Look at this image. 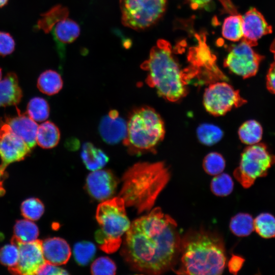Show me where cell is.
Returning a JSON list of instances; mask_svg holds the SVG:
<instances>
[{
    "instance_id": "obj_13",
    "label": "cell",
    "mask_w": 275,
    "mask_h": 275,
    "mask_svg": "<svg viewBox=\"0 0 275 275\" xmlns=\"http://www.w3.org/2000/svg\"><path fill=\"white\" fill-rule=\"evenodd\" d=\"M11 241L17 246L19 258L16 265L8 268L9 271L16 274H37L46 262L43 254L42 241L36 239L32 242H22L13 236Z\"/></svg>"
},
{
    "instance_id": "obj_9",
    "label": "cell",
    "mask_w": 275,
    "mask_h": 275,
    "mask_svg": "<svg viewBox=\"0 0 275 275\" xmlns=\"http://www.w3.org/2000/svg\"><path fill=\"white\" fill-rule=\"evenodd\" d=\"M122 23L134 30L153 24L164 11L166 0H121Z\"/></svg>"
},
{
    "instance_id": "obj_42",
    "label": "cell",
    "mask_w": 275,
    "mask_h": 275,
    "mask_svg": "<svg viewBox=\"0 0 275 275\" xmlns=\"http://www.w3.org/2000/svg\"><path fill=\"white\" fill-rule=\"evenodd\" d=\"M8 0H0V7H2L7 4Z\"/></svg>"
},
{
    "instance_id": "obj_37",
    "label": "cell",
    "mask_w": 275,
    "mask_h": 275,
    "mask_svg": "<svg viewBox=\"0 0 275 275\" xmlns=\"http://www.w3.org/2000/svg\"><path fill=\"white\" fill-rule=\"evenodd\" d=\"M67 270L59 267L57 265L46 262L37 273V274L63 275L68 274Z\"/></svg>"
},
{
    "instance_id": "obj_20",
    "label": "cell",
    "mask_w": 275,
    "mask_h": 275,
    "mask_svg": "<svg viewBox=\"0 0 275 275\" xmlns=\"http://www.w3.org/2000/svg\"><path fill=\"white\" fill-rule=\"evenodd\" d=\"M81 158L87 169L91 171L101 169L109 160L104 152L89 142L83 144Z\"/></svg>"
},
{
    "instance_id": "obj_38",
    "label": "cell",
    "mask_w": 275,
    "mask_h": 275,
    "mask_svg": "<svg viewBox=\"0 0 275 275\" xmlns=\"http://www.w3.org/2000/svg\"><path fill=\"white\" fill-rule=\"evenodd\" d=\"M266 87L272 93L275 94V62L269 67L266 75Z\"/></svg>"
},
{
    "instance_id": "obj_10",
    "label": "cell",
    "mask_w": 275,
    "mask_h": 275,
    "mask_svg": "<svg viewBox=\"0 0 275 275\" xmlns=\"http://www.w3.org/2000/svg\"><path fill=\"white\" fill-rule=\"evenodd\" d=\"M246 102L238 90L225 81L210 84L204 93L205 108L215 116H223L233 108L239 107Z\"/></svg>"
},
{
    "instance_id": "obj_5",
    "label": "cell",
    "mask_w": 275,
    "mask_h": 275,
    "mask_svg": "<svg viewBox=\"0 0 275 275\" xmlns=\"http://www.w3.org/2000/svg\"><path fill=\"white\" fill-rule=\"evenodd\" d=\"M164 134V125L160 115L153 108L143 106L130 113L123 144L130 155L154 152Z\"/></svg>"
},
{
    "instance_id": "obj_1",
    "label": "cell",
    "mask_w": 275,
    "mask_h": 275,
    "mask_svg": "<svg viewBox=\"0 0 275 275\" xmlns=\"http://www.w3.org/2000/svg\"><path fill=\"white\" fill-rule=\"evenodd\" d=\"M125 234L121 255L133 271L158 274L175 266L181 238L176 221L160 207L135 219Z\"/></svg>"
},
{
    "instance_id": "obj_4",
    "label": "cell",
    "mask_w": 275,
    "mask_h": 275,
    "mask_svg": "<svg viewBox=\"0 0 275 275\" xmlns=\"http://www.w3.org/2000/svg\"><path fill=\"white\" fill-rule=\"evenodd\" d=\"M147 72V84L164 99L176 102L187 93V84L195 74L182 70L174 58L169 43L159 40L149 57L141 65Z\"/></svg>"
},
{
    "instance_id": "obj_19",
    "label": "cell",
    "mask_w": 275,
    "mask_h": 275,
    "mask_svg": "<svg viewBox=\"0 0 275 275\" xmlns=\"http://www.w3.org/2000/svg\"><path fill=\"white\" fill-rule=\"evenodd\" d=\"M22 96L17 75L13 72L7 73L0 80V106L16 105L20 101Z\"/></svg>"
},
{
    "instance_id": "obj_2",
    "label": "cell",
    "mask_w": 275,
    "mask_h": 275,
    "mask_svg": "<svg viewBox=\"0 0 275 275\" xmlns=\"http://www.w3.org/2000/svg\"><path fill=\"white\" fill-rule=\"evenodd\" d=\"M179 256L180 263L174 270L179 274H221L226 263L223 239L205 230L185 234L181 239Z\"/></svg>"
},
{
    "instance_id": "obj_7",
    "label": "cell",
    "mask_w": 275,
    "mask_h": 275,
    "mask_svg": "<svg viewBox=\"0 0 275 275\" xmlns=\"http://www.w3.org/2000/svg\"><path fill=\"white\" fill-rule=\"evenodd\" d=\"M275 164V156L262 143L249 145L241 155L239 166L234 171L235 179L244 188L251 186L259 177L265 176Z\"/></svg>"
},
{
    "instance_id": "obj_8",
    "label": "cell",
    "mask_w": 275,
    "mask_h": 275,
    "mask_svg": "<svg viewBox=\"0 0 275 275\" xmlns=\"http://www.w3.org/2000/svg\"><path fill=\"white\" fill-rule=\"evenodd\" d=\"M68 15L65 8L57 6L42 14L37 25L39 29L52 34L61 53L65 45L73 42L80 33L78 24Z\"/></svg>"
},
{
    "instance_id": "obj_21",
    "label": "cell",
    "mask_w": 275,
    "mask_h": 275,
    "mask_svg": "<svg viewBox=\"0 0 275 275\" xmlns=\"http://www.w3.org/2000/svg\"><path fill=\"white\" fill-rule=\"evenodd\" d=\"M60 139V130L53 123L47 121L38 126L36 143L41 148H54L58 144Z\"/></svg>"
},
{
    "instance_id": "obj_23",
    "label": "cell",
    "mask_w": 275,
    "mask_h": 275,
    "mask_svg": "<svg viewBox=\"0 0 275 275\" xmlns=\"http://www.w3.org/2000/svg\"><path fill=\"white\" fill-rule=\"evenodd\" d=\"M262 127L254 120L245 121L239 127L238 135L240 141L245 144L252 145L259 143L262 139Z\"/></svg>"
},
{
    "instance_id": "obj_40",
    "label": "cell",
    "mask_w": 275,
    "mask_h": 275,
    "mask_svg": "<svg viewBox=\"0 0 275 275\" xmlns=\"http://www.w3.org/2000/svg\"><path fill=\"white\" fill-rule=\"evenodd\" d=\"M211 0H189L190 6L193 9L202 8L209 3Z\"/></svg>"
},
{
    "instance_id": "obj_11",
    "label": "cell",
    "mask_w": 275,
    "mask_h": 275,
    "mask_svg": "<svg viewBox=\"0 0 275 275\" xmlns=\"http://www.w3.org/2000/svg\"><path fill=\"white\" fill-rule=\"evenodd\" d=\"M264 58L242 40L232 47L225 60L224 65L235 74L246 78L256 75Z\"/></svg>"
},
{
    "instance_id": "obj_30",
    "label": "cell",
    "mask_w": 275,
    "mask_h": 275,
    "mask_svg": "<svg viewBox=\"0 0 275 275\" xmlns=\"http://www.w3.org/2000/svg\"><path fill=\"white\" fill-rule=\"evenodd\" d=\"M96 246L92 242L82 241L76 243L73 248V255L76 262L80 265H87L94 257Z\"/></svg>"
},
{
    "instance_id": "obj_3",
    "label": "cell",
    "mask_w": 275,
    "mask_h": 275,
    "mask_svg": "<svg viewBox=\"0 0 275 275\" xmlns=\"http://www.w3.org/2000/svg\"><path fill=\"white\" fill-rule=\"evenodd\" d=\"M171 173L162 161L139 162L124 173L119 197L138 213L150 211L169 182Z\"/></svg>"
},
{
    "instance_id": "obj_14",
    "label": "cell",
    "mask_w": 275,
    "mask_h": 275,
    "mask_svg": "<svg viewBox=\"0 0 275 275\" xmlns=\"http://www.w3.org/2000/svg\"><path fill=\"white\" fill-rule=\"evenodd\" d=\"M118 180L108 170L92 171L86 179V186L89 194L95 199L104 201L114 195Z\"/></svg>"
},
{
    "instance_id": "obj_17",
    "label": "cell",
    "mask_w": 275,
    "mask_h": 275,
    "mask_svg": "<svg viewBox=\"0 0 275 275\" xmlns=\"http://www.w3.org/2000/svg\"><path fill=\"white\" fill-rule=\"evenodd\" d=\"M3 122L10 129L22 139L31 149L36 144L38 124L28 115L19 114L13 117H5Z\"/></svg>"
},
{
    "instance_id": "obj_15",
    "label": "cell",
    "mask_w": 275,
    "mask_h": 275,
    "mask_svg": "<svg viewBox=\"0 0 275 275\" xmlns=\"http://www.w3.org/2000/svg\"><path fill=\"white\" fill-rule=\"evenodd\" d=\"M242 18V40L252 47L257 45L258 40L263 36L272 32L271 26L262 14L254 8L249 9Z\"/></svg>"
},
{
    "instance_id": "obj_36",
    "label": "cell",
    "mask_w": 275,
    "mask_h": 275,
    "mask_svg": "<svg viewBox=\"0 0 275 275\" xmlns=\"http://www.w3.org/2000/svg\"><path fill=\"white\" fill-rule=\"evenodd\" d=\"M15 45V41L10 34L0 32V56L4 57L12 53Z\"/></svg>"
},
{
    "instance_id": "obj_29",
    "label": "cell",
    "mask_w": 275,
    "mask_h": 275,
    "mask_svg": "<svg viewBox=\"0 0 275 275\" xmlns=\"http://www.w3.org/2000/svg\"><path fill=\"white\" fill-rule=\"evenodd\" d=\"M27 114L35 121H43L49 115L48 103L42 98L34 97L28 103Z\"/></svg>"
},
{
    "instance_id": "obj_24",
    "label": "cell",
    "mask_w": 275,
    "mask_h": 275,
    "mask_svg": "<svg viewBox=\"0 0 275 275\" xmlns=\"http://www.w3.org/2000/svg\"><path fill=\"white\" fill-rule=\"evenodd\" d=\"M39 229L37 226L28 219L16 221L14 226V236L22 242H29L37 239Z\"/></svg>"
},
{
    "instance_id": "obj_31",
    "label": "cell",
    "mask_w": 275,
    "mask_h": 275,
    "mask_svg": "<svg viewBox=\"0 0 275 275\" xmlns=\"http://www.w3.org/2000/svg\"><path fill=\"white\" fill-rule=\"evenodd\" d=\"M233 181L230 175L226 173H220L212 179L210 184L211 190L215 195L220 197L227 196L233 189Z\"/></svg>"
},
{
    "instance_id": "obj_43",
    "label": "cell",
    "mask_w": 275,
    "mask_h": 275,
    "mask_svg": "<svg viewBox=\"0 0 275 275\" xmlns=\"http://www.w3.org/2000/svg\"><path fill=\"white\" fill-rule=\"evenodd\" d=\"M1 78H2V69L0 68V80L1 79Z\"/></svg>"
},
{
    "instance_id": "obj_34",
    "label": "cell",
    "mask_w": 275,
    "mask_h": 275,
    "mask_svg": "<svg viewBox=\"0 0 275 275\" xmlns=\"http://www.w3.org/2000/svg\"><path fill=\"white\" fill-rule=\"evenodd\" d=\"M116 265L107 257H100L96 259L91 265V271L95 275H113L116 273Z\"/></svg>"
},
{
    "instance_id": "obj_32",
    "label": "cell",
    "mask_w": 275,
    "mask_h": 275,
    "mask_svg": "<svg viewBox=\"0 0 275 275\" xmlns=\"http://www.w3.org/2000/svg\"><path fill=\"white\" fill-rule=\"evenodd\" d=\"M20 208L23 217L32 221L39 219L44 212L43 204L39 199L35 198L24 201Z\"/></svg>"
},
{
    "instance_id": "obj_6",
    "label": "cell",
    "mask_w": 275,
    "mask_h": 275,
    "mask_svg": "<svg viewBox=\"0 0 275 275\" xmlns=\"http://www.w3.org/2000/svg\"><path fill=\"white\" fill-rule=\"evenodd\" d=\"M96 218L100 228L95 238L100 249L108 254L116 252L131 224L123 199L118 196L102 201L97 208Z\"/></svg>"
},
{
    "instance_id": "obj_26",
    "label": "cell",
    "mask_w": 275,
    "mask_h": 275,
    "mask_svg": "<svg viewBox=\"0 0 275 275\" xmlns=\"http://www.w3.org/2000/svg\"><path fill=\"white\" fill-rule=\"evenodd\" d=\"M230 229L236 236H248L254 230V219L249 214L238 213L231 218Z\"/></svg>"
},
{
    "instance_id": "obj_18",
    "label": "cell",
    "mask_w": 275,
    "mask_h": 275,
    "mask_svg": "<svg viewBox=\"0 0 275 275\" xmlns=\"http://www.w3.org/2000/svg\"><path fill=\"white\" fill-rule=\"evenodd\" d=\"M44 258L47 263L56 265L65 264L71 254L70 248L67 241L59 237H52L42 241Z\"/></svg>"
},
{
    "instance_id": "obj_33",
    "label": "cell",
    "mask_w": 275,
    "mask_h": 275,
    "mask_svg": "<svg viewBox=\"0 0 275 275\" xmlns=\"http://www.w3.org/2000/svg\"><path fill=\"white\" fill-rule=\"evenodd\" d=\"M225 164L223 156L217 152L208 154L203 162L204 171L210 175H216L222 173L225 168Z\"/></svg>"
},
{
    "instance_id": "obj_12",
    "label": "cell",
    "mask_w": 275,
    "mask_h": 275,
    "mask_svg": "<svg viewBox=\"0 0 275 275\" xmlns=\"http://www.w3.org/2000/svg\"><path fill=\"white\" fill-rule=\"evenodd\" d=\"M31 149L20 137L14 133L8 125L0 120V195L1 178L7 167L11 163L21 161L31 152Z\"/></svg>"
},
{
    "instance_id": "obj_39",
    "label": "cell",
    "mask_w": 275,
    "mask_h": 275,
    "mask_svg": "<svg viewBox=\"0 0 275 275\" xmlns=\"http://www.w3.org/2000/svg\"><path fill=\"white\" fill-rule=\"evenodd\" d=\"M244 260L240 257L234 256L229 262V268L232 272H237L241 268Z\"/></svg>"
},
{
    "instance_id": "obj_27",
    "label": "cell",
    "mask_w": 275,
    "mask_h": 275,
    "mask_svg": "<svg viewBox=\"0 0 275 275\" xmlns=\"http://www.w3.org/2000/svg\"><path fill=\"white\" fill-rule=\"evenodd\" d=\"M254 230L262 237H275V217L268 213H263L254 220Z\"/></svg>"
},
{
    "instance_id": "obj_41",
    "label": "cell",
    "mask_w": 275,
    "mask_h": 275,
    "mask_svg": "<svg viewBox=\"0 0 275 275\" xmlns=\"http://www.w3.org/2000/svg\"><path fill=\"white\" fill-rule=\"evenodd\" d=\"M270 50L273 54L274 59L275 60V39L273 41L272 44L270 45Z\"/></svg>"
},
{
    "instance_id": "obj_28",
    "label": "cell",
    "mask_w": 275,
    "mask_h": 275,
    "mask_svg": "<svg viewBox=\"0 0 275 275\" xmlns=\"http://www.w3.org/2000/svg\"><path fill=\"white\" fill-rule=\"evenodd\" d=\"M200 142L204 145L211 146L219 142L223 136V132L218 126L211 124H202L197 129Z\"/></svg>"
},
{
    "instance_id": "obj_16",
    "label": "cell",
    "mask_w": 275,
    "mask_h": 275,
    "mask_svg": "<svg viewBox=\"0 0 275 275\" xmlns=\"http://www.w3.org/2000/svg\"><path fill=\"white\" fill-rule=\"evenodd\" d=\"M99 131L102 140L114 145L123 141L127 134V122L120 117L115 109L111 110L103 117L99 125Z\"/></svg>"
},
{
    "instance_id": "obj_35",
    "label": "cell",
    "mask_w": 275,
    "mask_h": 275,
    "mask_svg": "<svg viewBox=\"0 0 275 275\" xmlns=\"http://www.w3.org/2000/svg\"><path fill=\"white\" fill-rule=\"evenodd\" d=\"M18 258V249L13 243L5 245L0 250V262L8 266V268L16 265Z\"/></svg>"
},
{
    "instance_id": "obj_22",
    "label": "cell",
    "mask_w": 275,
    "mask_h": 275,
    "mask_svg": "<svg viewBox=\"0 0 275 275\" xmlns=\"http://www.w3.org/2000/svg\"><path fill=\"white\" fill-rule=\"evenodd\" d=\"M63 82L61 75L56 71L48 70L42 72L37 81V87L47 95L57 94L62 88Z\"/></svg>"
},
{
    "instance_id": "obj_25",
    "label": "cell",
    "mask_w": 275,
    "mask_h": 275,
    "mask_svg": "<svg viewBox=\"0 0 275 275\" xmlns=\"http://www.w3.org/2000/svg\"><path fill=\"white\" fill-rule=\"evenodd\" d=\"M242 16L239 14L232 15L226 18L222 26L223 37L233 41H237L242 39Z\"/></svg>"
}]
</instances>
